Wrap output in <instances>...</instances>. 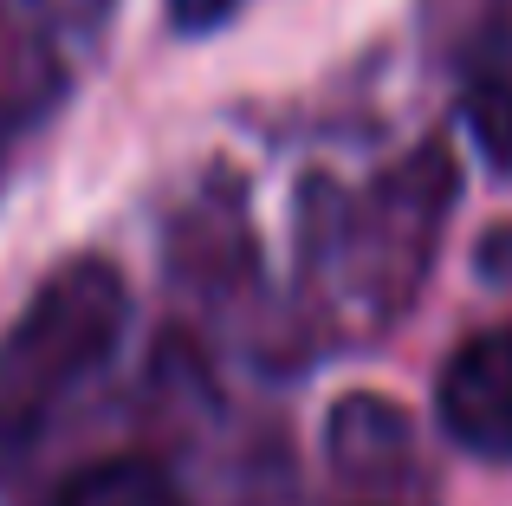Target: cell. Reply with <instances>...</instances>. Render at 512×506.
Segmentation results:
<instances>
[{"label":"cell","mask_w":512,"mask_h":506,"mask_svg":"<svg viewBox=\"0 0 512 506\" xmlns=\"http://www.w3.org/2000/svg\"><path fill=\"white\" fill-rule=\"evenodd\" d=\"M234 7L240 0H169V20L182 26V33H208V26H221Z\"/></svg>","instance_id":"cell-5"},{"label":"cell","mask_w":512,"mask_h":506,"mask_svg":"<svg viewBox=\"0 0 512 506\" xmlns=\"http://www.w3.org/2000/svg\"><path fill=\"white\" fill-rule=\"evenodd\" d=\"M59 506H182V494L150 461H98V468L65 481Z\"/></svg>","instance_id":"cell-4"},{"label":"cell","mask_w":512,"mask_h":506,"mask_svg":"<svg viewBox=\"0 0 512 506\" xmlns=\"http://www.w3.org/2000/svg\"><path fill=\"white\" fill-rule=\"evenodd\" d=\"M467 130L500 169H512V26L487 33L467 65Z\"/></svg>","instance_id":"cell-3"},{"label":"cell","mask_w":512,"mask_h":506,"mask_svg":"<svg viewBox=\"0 0 512 506\" xmlns=\"http://www.w3.org/2000/svg\"><path fill=\"white\" fill-rule=\"evenodd\" d=\"M435 409H441V429L467 455H493V461L512 455V325L480 331L448 357Z\"/></svg>","instance_id":"cell-2"},{"label":"cell","mask_w":512,"mask_h":506,"mask_svg":"<svg viewBox=\"0 0 512 506\" xmlns=\"http://www.w3.org/2000/svg\"><path fill=\"white\" fill-rule=\"evenodd\" d=\"M117 325H124V286L111 266L78 260L59 279H46V292L26 305L0 351V448L33 442L59 396L111 357Z\"/></svg>","instance_id":"cell-1"}]
</instances>
